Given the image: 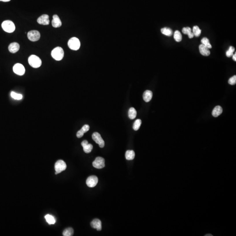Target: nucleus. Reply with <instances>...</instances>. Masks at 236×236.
Returning <instances> with one entry per match:
<instances>
[{"instance_id": "nucleus-21", "label": "nucleus", "mask_w": 236, "mask_h": 236, "mask_svg": "<svg viewBox=\"0 0 236 236\" xmlns=\"http://www.w3.org/2000/svg\"><path fill=\"white\" fill-rule=\"evenodd\" d=\"M135 156V154L134 151L132 150H128L126 151V158L127 160H133Z\"/></svg>"}, {"instance_id": "nucleus-31", "label": "nucleus", "mask_w": 236, "mask_h": 236, "mask_svg": "<svg viewBox=\"0 0 236 236\" xmlns=\"http://www.w3.org/2000/svg\"><path fill=\"white\" fill-rule=\"evenodd\" d=\"M234 51H235V48L234 47H232V46L230 47L229 49L226 51V56L228 57H231L233 55Z\"/></svg>"}, {"instance_id": "nucleus-18", "label": "nucleus", "mask_w": 236, "mask_h": 236, "mask_svg": "<svg viewBox=\"0 0 236 236\" xmlns=\"http://www.w3.org/2000/svg\"><path fill=\"white\" fill-rule=\"evenodd\" d=\"M153 96V93L150 90H146L143 94V99L146 103L150 102Z\"/></svg>"}, {"instance_id": "nucleus-3", "label": "nucleus", "mask_w": 236, "mask_h": 236, "mask_svg": "<svg viewBox=\"0 0 236 236\" xmlns=\"http://www.w3.org/2000/svg\"><path fill=\"white\" fill-rule=\"evenodd\" d=\"M2 29L6 32L12 33L15 30V26L14 23L10 20H6L1 25Z\"/></svg>"}, {"instance_id": "nucleus-15", "label": "nucleus", "mask_w": 236, "mask_h": 236, "mask_svg": "<svg viewBox=\"0 0 236 236\" xmlns=\"http://www.w3.org/2000/svg\"><path fill=\"white\" fill-rule=\"evenodd\" d=\"M52 24L54 28H59L62 25V22L59 16L57 14L53 16V19L52 21Z\"/></svg>"}, {"instance_id": "nucleus-9", "label": "nucleus", "mask_w": 236, "mask_h": 236, "mask_svg": "<svg viewBox=\"0 0 236 236\" xmlns=\"http://www.w3.org/2000/svg\"><path fill=\"white\" fill-rule=\"evenodd\" d=\"M13 70L15 74L19 76L23 75L25 73V68L22 64H15L14 66Z\"/></svg>"}, {"instance_id": "nucleus-27", "label": "nucleus", "mask_w": 236, "mask_h": 236, "mask_svg": "<svg viewBox=\"0 0 236 236\" xmlns=\"http://www.w3.org/2000/svg\"><path fill=\"white\" fill-rule=\"evenodd\" d=\"M201 43H202V45L206 46V47H207L209 49L212 48V45H211L210 42H209V40L208 38H207V37H204V38L202 39V40H201Z\"/></svg>"}, {"instance_id": "nucleus-4", "label": "nucleus", "mask_w": 236, "mask_h": 236, "mask_svg": "<svg viewBox=\"0 0 236 236\" xmlns=\"http://www.w3.org/2000/svg\"><path fill=\"white\" fill-rule=\"evenodd\" d=\"M68 46L70 49L73 50H77L80 48L81 43L78 38L73 37L70 39L68 42Z\"/></svg>"}, {"instance_id": "nucleus-11", "label": "nucleus", "mask_w": 236, "mask_h": 236, "mask_svg": "<svg viewBox=\"0 0 236 236\" xmlns=\"http://www.w3.org/2000/svg\"><path fill=\"white\" fill-rule=\"evenodd\" d=\"M37 22L42 25H48L49 24V16L47 14H43L38 18Z\"/></svg>"}, {"instance_id": "nucleus-13", "label": "nucleus", "mask_w": 236, "mask_h": 236, "mask_svg": "<svg viewBox=\"0 0 236 236\" xmlns=\"http://www.w3.org/2000/svg\"><path fill=\"white\" fill-rule=\"evenodd\" d=\"M91 226L94 229L98 231H101L102 229V222L98 219H94L91 223Z\"/></svg>"}, {"instance_id": "nucleus-28", "label": "nucleus", "mask_w": 236, "mask_h": 236, "mask_svg": "<svg viewBox=\"0 0 236 236\" xmlns=\"http://www.w3.org/2000/svg\"><path fill=\"white\" fill-rule=\"evenodd\" d=\"M192 32L194 36L196 37H199L201 35V30L198 26H194L192 29Z\"/></svg>"}, {"instance_id": "nucleus-23", "label": "nucleus", "mask_w": 236, "mask_h": 236, "mask_svg": "<svg viewBox=\"0 0 236 236\" xmlns=\"http://www.w3.org/2000/svg\"><path fill=\"white\" fill-rule=\"evenodd\" d=\"M137 111L134 108L132 107L129 109V110L128 111V116L130 118L131 120H133L137 116Z\"/></svg>"}, {"instance_id": "nucleus-20", "label": "nucleus", "mask_w": 236, "mask_h": 236, "mask_svg": "<svg viewBox=\"0 0 236 236\" xmlns=\"http://www.w3.org/2000/svg\"><path fill=\"white\" fill-rule=\"evenodd\" d=\"M182 31L184 34L188 35L190 39H192L194 37V35L192 32V30L190 27H184L182 29Z\"/></svg>"}, {"instance_id": "nucleus-7", "label": "nucleus", "mask_w": 236, "mask_h": 236, "mask_svg": "<svg viewBox=\"0 0 236 236\" xmlns=\"http://www.w3.org/2000/svg\"><path fill=\"white\" fill-rule=\"evenodd\" d=\"M27 36L29 40L32 42L37 41L40 38V33L37 30H31L28 32Z\"/></svg>"}, {"instance_id": "nucleus-30", "label": "nucleus", "mask_w": 236, "mask_h": 236, "mask_svg": "<svg viewBox=\"0 0 236 236\" xmlns=\"http://www.w3.org/2000/svg\"><path fill=\"white\" fill-rule=\"evenodd\" d=\"M11 97L15 100H21L23 99V95L20 94L16 93L14 92H12L11 93Z\"/></svg>"}, {"instance_id": "nucleus-16", "label": "nucleus", "mask_w": 236, "mask_h": 236, "mask_svg": "<svg viewBox=\"0 0 236 236\" xmlns=\"http://www.w3.org/2000/svg\"><path fill=\"white\" fill-rule=\"evenodd\" d=\"M199 49L200 53L203 56L207 57L210 54V51L209 49L207 47L202 44L199 45Z\"/></svg>"}, {"instance_id": "nucleus-24", "label": "nucleus", "mask_w": 236, "mask_h": 236, "mask_svg": "<svg viewBox=\"0 0 236 236\" xmlns=\"http://www.w3.org/2000/svg\"><path fill=\"white\" fill-rule=\"evenodd\" d=\"M45 218L49 224H54L56 222L55 218L51 215L47 214L45 215Z\"/></svg>"}, {"instance_id": "nucleus-25", "label": "nucleus", "mask_w": 236, "mask_h": 236, "mask_svg": "<svg viewBox=\"0 0 236 236\" xmlns=\"http://www.w3.org/2000/svg\"><path fill=\"white\" fill-rule=\"evenodd\" d=\"M74 231L73 228L71 227H68L64 230L63 233V236H72L74 234Z\"/></svg>"}, {"instance_id": "nucleus-8", "label": "nucleus", "mask_w": 236, "mask_h": 236, "mask_svg": "<svg viewBox=\"0 0 236 236\" xmlns=\"http://www.w3.org/2000/svg\"><path fill=\"white\" fill-rule=\"evenodd\" d=\"M92 139L96 142V144H98L101 148H103L105 146V142L102 137L99 133L95 132L93 133L92 136Z\"/></svg>"}, {"instance_id": "nucleus-17", "label": "nucleus", "mask_w": 236, "mask_h": 236, "mask_svg": "<svg viewBox=\"0 0 236 236\" xmlns=\"http://www.w3.org/2000/svg\"><path fill=\"white\" fill-rule=\"evenodd\" d=\"M90 127L89 125H85L82 127L81 130H79L77 132V137L78 138H81L83 136V134L87 132L88 130H89Z\"/></svg>"}, {"instance_id": "nucleus-34", "label": "nucleus", "mask_w": 236, "mask_h": 236, "mask_svg": "<svg viewBox=\"0 0 236 236\" xmlns=\"http://www.w3.org/2000/svg\"><path fill=\"white\" fill-rule=\"evenodd\" d=\"M11 0H0V1H3V2H8Z\"/></svg>"}, {"instance_id": "nucleus-1", "label": "nucleus", "mask_w": 236, "mask_h": 236, "mask_svg": "<svg viewBox=\"0 0 236 236\" xmlns=\"http://www.w3.org/2000/svg\"><path fill=\"white\" fill-rule=\"evenodd\" d=\"M51 56L57 61L62 60L64 57V51L60 47H57L52 51Z\"/></svg>"}, {"instance_id": "nucleus-10", "label": "nucleus", "mask_w": 236, "mask_h": 236, "mask_svg": "<svg viewBox=\"0 0 236 236\" xmlns=\"http://www.w3.org/2000/svg\"><path fill=\"white\" fill-rule=\"evenodd\" d=\"M98 178L95 175L89 176L86 180V184L88 187L93 188L95 187L98 183Z\"/></svg>"}, {"instance_id": "nucleus-6", "label": "nucleus", "mask_w": 236, "mask_h": 236, "mask_svg": "<svg viewBox=\"0 0 236 236\" xmlns=\"http://www.w3.org/2000/svg\"><path fill=\"white\" fill-rule=\"evenodd\" d=\"M105 161L103 157H98L93 162L92 165L94 168L97 169H102L105 167Z\"/></svg>"}, {"instance_id": "nucleus-22", "label": "nucleus", "mask_w": 236, "mask_h": 236, "mask_svg": "<svg viewBox=\"0 0 236 236\" xmlns=\"http://www.w3.org/2000/svg\"><path fill=\"white\" fill-rule=\"evenodd\" d=\"M161 32L163 34L168 36H172L173 34L172 30L170 28L166 27L161 29Z\"/></svg>"}, {"instance_id": "nucleus-35", "label": "nucleus", "mask_w": 236, "mask_h": 236, "mask_svg": "<svg viewBox=\"0 0 236 236\" xmlns=\"http://www.w3.org/2000/svg\"><path fill=\"white\" fill-rule=\"evenodd\" d=\"M209 235H206V236H213V235H210H210H209Z\"/></svg>"}, {"instance_id": "nucleus-2", "label": "nucleus", "mask_w": 236, "mask_h": 236, "mask_svg": "<svg viewBox=\"0 0 236 236\" xmlns=\"http://www.w3.org/2000/svg\"><path fill=\"white\" fill-rule=\"evenodd\" d=\"M28 61L30 65L35 68H39L41 66V60L36 55H32L30 56Z\"/></svg>"}, {"instance_id": "nucleus-14", "label": "nucleus", "mask_w": 236, "mask_h": 236, "mask_svg": "<svg viewBox=\"0 0 236 236\" xmlns=\"http://www.w3.org/2000/svg\"><path fill=\"white\" fill-rule=\"evenodd\" d=\"M20 49V45L17 42L11 43L8 47V50L12 53H14L17 52Z\"/></svg>"}, {"instance_id": "nucleus-19", "label": "nucleus", "mask_w": 236, "mask_h": 236, "mask_svg": "<svg viewBox=\"0 0 236 236\" xmlns=\"http://www.w3.org/2000/svg\"><path fill=\"white\" fill-rule=\"evenodd\" d=\"M223 112V109L220 106H216L212 112V115L214 117H217L220 115H221Z\"/></svg>"}, {"instance_id": "nucleus-26", "label": "nucleus", "mask_w": 236, "mask_h": 236, "mask_svg": "<svg viewBox=\"0 0 236 236\" xmlns=\"http://www.w3.org/2000/svg\"><path fill=\"white\" fill-rule=\"evenodd\" d=\"M174 38L177 42H180L182 40V35L179 31H175L174 34Z\"/></svg>"}, {"instance_id": "nucleus-5", "label": "nucleus", "mask_w": 236, "mask_h": 236, "mask_svg": "<svg viewBox=\"0 0 236 236\" xmlns=\"http://www.w3.org/2000/svg\"><path fill=\"white\" fill-rule=\"evenodd\" d=\"M55 170L56 171L55 174L60 173L66 169V164L63 160H60L57 161L55 164Z\"/></svg>"}, {"instance_id": "nucleus-33", "label": "nucleus", "mask_w": 236, "mask_h": 236, "mask_svg": "<svg viewBox=\"0 0 236 236\" xmlns=\"http://www.w3.org/2000/svg\"><path fill=\"white\" fill-rule=\"evenodd\" d=\"M233 59L234 61H236V53H235V54H233Z\"/></svg>"}, {"instance_id": "nucleus-29", "label": "nucleus", "mask_w": 236, "mask_h": 236, "mask_svg": "<svg viewBox=\"0 0 236 236\" xmlns=\"http://www.w3.org/2000/svg\"><path fill=\"white\" fill-rule=\"evenodd\" d=\"M141 122H141V120H140V119L136 120L134 122L133 125V129L134 130H135V131L138 130L140 128V126H141Z\"/></svg>"}, {"instance_id": "nucleus-32", "label": "nucleus", "mask_w": 236, "mask_h": 236, "mask_svg": "<svg viewBox=\"0 0 236 236\" xmlns=\"http://www.w3.org/2000/svg\"><path fill=\"white\" fill-rule=\"evenodd\" d=\"M228 83L231 85H235L236 83V76L234 75L229 79Z\"/></svg>"}, {"instance_id": "nucleus-12", "label": "nucleus", "mask_w": 236, "mask_h": 236, "mask_svg": "<svg viewBox=\"0 0 236 236\" xmlns=\"http://www.w3.org/2000/svg\"><path fill=\"white\" fill-rule=\"evenodd\" d=\"M81 146L83 148V151L87 154L90 153L93 149L92 145L88 144L87 140H83L81 143Z\"/></svg>"}]
</instances>
